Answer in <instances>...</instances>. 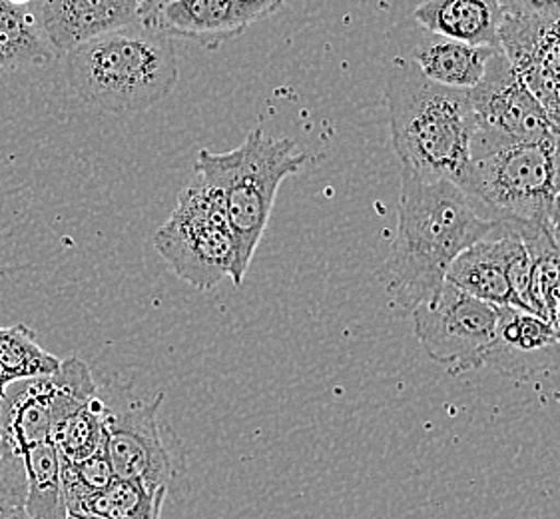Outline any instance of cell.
Instances as JSON below:
<instances>
[{
	"label": "cell",
	"mask_w": 560,
	"mask_h": 519,
	"mask_svg": "<svg viewBox=\"0 0 560 519\" xmlns=\"http://www.w3.org/2000/svg\"><path fill=\"white\" fill-rule=\"evenodd\" d=\"M497 227L459 184L401 172L397 234L380 268L392 304L411 314L429 302L443 288L455 258Z\"/></svg>",
	"instance_id": "cell-1"
},
{
	"label": "cell",
	"mask_w": 560,
	"mask_h": 519,
	"mask_svg": "<svg viewBox=\"0 0 560 519\" xmlns=\"http://www.w3.org/2000/svg\"><path fill=\"white\" fill-rule=\"evenodd\" d=\"M385 102L401 172L460 186L471 166L475 135L469 91L441 86L409 60L393 57L385 74Z\"/></svg>",
	"instance_id": "cell-2"
},
{
	"label": "cell",
	"mask_w": 560,
	"mask_h": 519,
	"mask_svg": "<svg viewBox=\"0 0 560 519\" xmlns=\"http://www.w3.org/2000/svg\"><path fill=\"white\" fill-rule=\"evenodd\" d=\"M67 74L90 106L113 114L142 113L176 89V46L166 34L130 24L68 50Z\"/></svg>",
	"instance_id": "cell-3"
},
{
	"label": "cell",
	"mask_w": 560,
	"mask_h": 519,
	"mask_svg": "<svg viewBox=\"0 0 560 519\" xmlns=\"http://www.w3.org/2000/svg\"><path fill=\"white\" fill-rule=\"evenodd\" d=\"M312 160L290 138H273L261 128L247 132L244 142L228 152L202 148L196 178L222 196L228 224L236 240L234 284L242 286L254 254L266 234L281 184Z\"/></svg>",
	"instance_id": "cell-4"
},
{
	"label": "cell",
	"mask_w": 560,
	"mask_h": 519,
	"mask_svg": "<svg viewBox=\"0 0 560 519\" xmlns=\"http://www.w3.org/2000/svg\"><path fill=\"white\" fill-rule=\"evenodd\" d=\"M460 188L487 220L513 228L523 238L552 230L560 191L557 135L472 154Z\"/></svg>",
	"instance_id": "cell-5"
},
{
	"label": "cell",
	"mask_w": 560,
	"mask_h": 519,
	"mask_svg": "<svg viewBox=\"0 0 560 519\" xmlns=\"http://www.w3.org/2000/svg\"><path fill=\"white\" fill-rule=\"evenodd\" d=\"M152 242L170 270L200 292L236 274V240L222 196L200 178L179 193L174 212Z\"/></svg>",
	"instance_id": "cell-6"
},
{
	"label": "cell",
	"mask_w": 560,
	"mask_h": 519,
	"mask_svg": "<svg viewBox=\"0 0 560 519\" xmlns=\"http://www.w3.org/2000/svg\"><path fill=\"white\" fill-rule=\"evenodd\" d=\"M164 392L152 400L128 397L110 407L106 402L104 450L118 480L148 492L174 486L186 472V452L176 431L160 419Z\"/></svg>",
	"instance_id": "cell-7"
},
{
	"label": "cell",
	"mask_w": 560,
	"mask_h": 519,
	"mask_svg": "<svg viewBox=\"0 0 560 519\" xmlns=\"http://www.w3.org/2000/svg\"><path fill=\"white\" fill-rule=\"evenodd\" d=\"M98 392L89 366L79 358L60 361L57 372L16 382L0 400V438L7 453L21 460L26 450L52 441V429Z\"/></svg>",
	"instance_id": "cell-8"
},
{
	"label": "cell",
	"mask_w": 560,
	"mask_h": 519,
	"mask_svg": "<svg viewBox=\"0 0 560 519\" xmlns=\"http://www.w3.org/2000/svg\"><path fill=\"white\" fill-rule=\"evenodd\" d=\"M411 314L415 338L431 360L451 373L471 372L485 366L497 336V305L445 282L438 296L417 305Z\"/></svg>",
	"instance_id": "cell-9"
},
{
	"label": "cell",
	"mask_w": 560,
	"mask_h": 519,
	"mask_svg": "<svg viewBox=\"0 0 560 519\" xmlns=\"http://www.w3.org/2000/svg\"><path fill=\"white\" fill-rule=\"evenodd\" d=\"M469 96L475 113L471 157L489 148L537 142L555 135L545 106L503 50L491 57L485 77Z\"/></svg>",
	"instance_id": "cell-10"
},
{
	"label": "cell",
	"mask_w": 560,
	"mask_h": 519,
	"mask_svg": "<svg viewBox=\"0 0 560 519\" xmlns=\"http://www.w3.org/2000/svg\"><path fill=\"white\" fill-rule=\"evenodd\" d=\"M285 0H174L140 23L147 28L215 50L268 19Z\"/></svg>",
	"instance_id": "cell-11"
},
{
	"label": "cell",
	"mask_w": 560,
	"mask_h": 519,
	"mask_svg": "<svg viewBox=\"0 0 560 519\" xmlns=\"http://www.w3.org/2000/svg\"><path fill=\"white\" fill-rule=\"evenodd\" d=\"M389 45L399 46L395 57L409 60L427 79L457 91L475 89L485 77L489 60L499 50L429 33L423 26L407 21L389 33Z\"/></svg>",
	"instance_id": "cell-12"
},
{
	"label": "cell",
	"mask_w": 560,
	"mask_h": 519,
	"mask_svg": "<svg viewBox=\"0 0 560 519\" xmlns=\"http://www.w3.org/2000/svg\"><path fill=\"white\" fill-rule=\"evenodd\" d=\"M485 366L518 380L560 370V334L545 318L501 305L497 336Z\"/></svg>",
	"instance_id": "cell-13"
},
{
	"label": "cell",
	"mask_w": 560,
	"mask_h": 519,
	"mask_svg": "<svg viewBox=\"0 0 560 519\" xmlns=\"http://www.w3.org/2000/svg\"><path fill=\"white\" fill-rule=\"evenodd\" d=\"M144 0H38L34 11L58 57L138 23Z\"/></svg>",
	"instance_id": "cell-14"
},
{
	"label": "cell",
	"mask_w": 560,
	"mask_h": 519,
	"mask_svg": "<svg viewBox=\"0 0 560 519\" xmlns=\"http://www.w3.org/2000/svg\"><path fill=\"white\" fill-rule=\"evenodd\" d=\"M523 246V237L513 228L499 224L489 237L459 254L448 266L445 282L487 304L515 305V292L509 282V266Z\"/></svg>",
	"instance_id": "cell-15"
},
{
	"label": "cell",
	"mask_w": 560,
	"mask_h": 519,
	"mask_svg": "<svg viewBox=\"0 0 560 519\" xmlns=\"http://www.w3.org/2000/svg\"><path fill=\"white\" fill-rule=\"evenodd\" d=\"M411 19L429 33L501 50V0H425Z\"/></svg>",
	"instance_id": "cell-16"
},
{
	"label": "cell",
	"mask_w": 560,
	"mask_h": 519,
	"mask_svg": "<svg viewBox=\"0 0 560 519\" xmlns=\"http://www.w3.org/2000/svg\"><path fill=\"white\" fill-rule=\"evenodd\" d=\"M58 57L34 9L0 0V74L46 67Z\"/></svg>",
	"instance_id": "cell-17"
},
{
	"label": "cell",
	"mask_w": 560,
	"mask_h": 519,
	"mask_svg": "<svg viewBox=\"0 0 560 519\" xmlns=\"http://www.w3.org/2000/svg\"><path fill=\"white\" fill-rule=\"evenodd\" d=\"M26 497L24 509L33 519H67L62 494L60 453L52 441H43L23 453Z\"/></svg>",
	"instance_id": "cell-18"
},
{
	"label": "cell",
	"mask_w": 560,
	"mask_h": 519,
	"mask_svg": "<svg viewBox=\"0 0 560 519\" xmlns=\"http://www.w3.org/2000/svg\"><path fill=\"white\" fill-rule=\"evenodd\" d=\"M60 361L36 342L31 327H0V400L16 382L57 372Z\"/></svg>",
	"instance_id": "cell-19"
},
{
	"label": "cell",
	"mask_w": 560,
	"mask_h": 519,
	"mask_svg": "<svg viewBox=\"0 0 560 519\" xmlns=\"http://www.w3.org/2000/svg\"><path fill=\"white\" fill-rule=\"evenodd\" d=\"M104 418L106 404L96 392L84 406L52 429L50 440L57 446L60 458L68 462H80L104 448Z\"/></svg>",
	"instance_id": "cell-20"
},
{
	"label": "cell",
	"mask_w": 560,
	"mask_h": 519,
	"mask_svg": "<svg viewBox=\"0 0 560 519\" xmlns=\"http://www.w3.org/2000/svg\"><path fill=\"white\" fill-rule=\"evenodd\" d=\"M504 14L528 23H560V0H501Z\"/></svg>",
	"instance_id": "cell-21"
},
{
	"label": "cell",
	"mask_w": 560,
	"mask_h": 519,
	"mask_svg": "<svg viewBox=\"0 0 560 519\" xmlns=\"http://www.w3.org/2000/svg\"><path fill=\"white\" fill-rule=\"evenodd\" d=\"M0 486L7 489L12 501L24 506L26 477H24L23 460H14L7 453L2 446V438H0Z\"/></svg>",
	"instance_id": "cell-22"
},
{
	"label": "cell",
	"mask_w": 560,
	"mask_h": 519,
	"mask_svg": "<svg viewBox=\"0 0 560 519\" xmlns=\"http://www.w3.org/2000/svg\"><path fill=\"white\" fill-rule=\"evenodd\" d=\"M0 519H33L28 514H26V509L24 506H14V504H9V506H4V508L0 509Z\"/></svg>",
	"instance_id": "cell-23"
},
{
	"label": "cell",
	"mask_w": 560,
	"mask_h": 519,
	"mask_svg": "<svg viewBox=\"0 0 560 519\" xmlns=\"http://www.w3.org/2000/svg\"><path fill=\"white\" fill-rule=\"evenodd\" d=\"M549 324H552V327L560 334V293L557 296L555 304H552V310H550Z\"/></svg>",
	"instance_id": "cell-24"
},
{
	"label": "cell",
	"mask_w": 560,
	"mask_h": 519,
	"mask_svg": "<svg viewBox=\"0 0 560 519\" xmlns=\"http://www.w3.org/2000/svg\"><path fill=\"white\" fill-rule=\"evenodd\" d=\"M9 504H14V506H23V504H16V501H12V497L7 494V489L0 486V509L4 508V506H9Z\"/></svg>",
	"instance_id": "cell-25"
},
{
	"label": "cell",
	"mask_w": 560,
	"mask_h": 519,
	"mask_svg": "<svg viewBox=\"0 0 560 519\" xmlns=\"http://www.w3.org/2000/svg\"><path fill=\"white\" fill-rule=\"evenodd\" d=\"M7 2H11L14 7H28V9H34L38 0H7Z\"/></svg>",
	"instance_id": "cell-26"
},
{
	"label": "cell",
	"mask_w": 560,
	"mask_h": 519,
	"mask_svg": "<svg viewBox=\"0 0 560 519\" xmlns=\"http://www.w3.org/2000/svg\"><path fill=\"white\" fill-rule=\"evenodd\" d=\"M552 237H555V242L560 246V222H557V224L552 227Z\"/></svg>",
	"instance_id": "cell-27"
}]
</instances>
